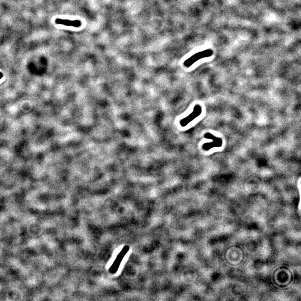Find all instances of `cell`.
<instances>
[{"instance_id": "6da1fadb", "label": "cell", "mask_w": 301, "mask_h": 301, "mask_svg": "<svg viewBox=\"0 0 301 301\" xmlns=\"http://www.w3.org/2000/svg\"><path fill=\"white\" fill-rule=\"evenodd\" d=\"M55 23L59 25H63L64 26H71L74 27H79L81 25V22L79 20H70L68 19H56L55 20Z\"/></svg>"}, {"instance_id": "7a4b0ae2", "label": "cell", "mask_w": 301, "mask_h": 301, "mask_svg": "<svg viewBox=\"0 0 301 301\" xmlns=\"http://www.w3.org/2000/svg\"><path fill=\"white\" fill-rule=\"evenodd\" d=\"M128 246H125L124 248L120 252V254L117 256V259H116L115 262L113 264V267L110 268L111 271H113V273H115L117 271V268H119L120 267V263L121 262L122 259H123L124 256H125V254L128 252Z\"/></svg>"}]
</instances>
